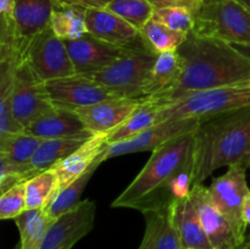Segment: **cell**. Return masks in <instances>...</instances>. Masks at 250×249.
Masks as SVG:
<instances>
[{
  "label": "cell",
  "instance_id": "12",
  "mask_svg": "<svg viewBox=\"0 0 250 249\" xmlns=\"http://www.w3.org/2000/svg\"><path fill=\"white\" fill-rule=\"evenodd\" d=\"M76 75L90 76L105 70L133 49L121 48L95 38L87 33L77 39L63 41Z\"/></svg>",
  "mask_w": 250,
  "mask_h": 249
},
{
  "label": "cell",
  "instance_id": "23",
  "mask_svg": "<svg viewBox=\"0 0 250 249\" xmlns=\"http://www.w3.org/2000/svg\"><path fill=\"white\" fill-rule=\"evenodd\" d=\"M161 105L151 98H143L131 116L115 131L106 136V143L114 144L138 136L146 129L159 124Z\"/></svg>",
  "mask_w": 250,
  "mask_h": 249
},
{
  "label": "cell",
  "instance_id": "36",
  "mask_svg": "<svg viewBox=\"0 0 250 249\" xmlns=\"http://www.w3.org/2000/svg\"><path fill=\"white\" fill-rule=\"evenodd\" d=\"M243 217H244V220H246L248 227L250 228V194L246 198V200H244Z\"/></svg>",
  "mask_w": 250,
  "mask_h": 249
},
{
  "label": "cell",
  "instance_id": "18",
  "mask_svg": "<svg viewBox=\"0 0 250 249\" xmlns=\"http://www.w3.org/2000/svg\"><path fill=\"white\" fill-rule=\"evenodd\" d=\"M24 132L42 139L58 138H90V133L75 111L53 107L32 122Z\"/></svg>",
  "mask_w": 250,
  "mask_h": 249
},
{
  "label": "cell",
  "instance_id": "30",
  "mask_svg": "<svg viewBox=\"0 0 250 249\" xmlns=\"http://www.w3.org/2000/svg\"><path fill=\"white\" fill-rule=\"evenodd\" d=\"M44 139L21 132L0 136V156L16 164H29Z\"/></svg>",
  "mask_w": 250,
  "mask_h": 249
},
{
  "label": "cell",
  "instance_id": "9",
  "mask_svg": "<svg viewBox=\"0 0 250 249\" xmlns=\"http://www.w3.org/2000/svg\"><path fill=\"white\" fill-rule=\"evenodd\" d=\"M23 59L43 82L76 75L65 43L54 33L51 27L28 42Z\"/></svg>",
  "mask_w": 250,
  "mask_h": 249
},
{
  "label": "cell",
  "instance_id": "32",
  "mask_svg": "<svg viewBox=\"0 0 250 249\" xmlns=\"http://www.w3.org/2000/svg\"><path fill=\"white\" fill-rule=\"evenodd\" d=\"M153 19L177 32L188 34L194 27V16L189 7L168 6L155 9Z\"/></svg>",
  "mask_w": 250,
  "mask_h": 249
},
{
  "label": "cell",
  "instance_id": "25",
  "mask_svg": "<svg viewBox=\"0 0 250 249\" xmlns=\"http://www.w3.org/2000/svg\"><path fill=\"white\" fill-rule=\"evenodd\" d=\"M88 139L89 138H82V137L44 139L29 164L37 172H43L81 148Z\"/></svg>",
  "mask_w": 250,
  "mask_h": 249
},
{
  "label": "cell",
  "instance_id": "22",
  "mask_svg": "<svg viewBox=\"0 0 250 249\" xmlns=\"http://www.w3.org/2000/svg\"><path fill=\"white\" fill-rule=\"evenodd\" d=\"M181 76V61L176 51L158 55L155 63L144 83V98L161 102L177 84Z\"/></svg>",
  "mask_w": 250,
  "mask_h": 249
},
{
  "label": "cell",
  "instance_id": "40",
  "mask_svg": "<svg viewBox=\"0 0 250 249\" xmlns=\"http://www.w3.org/2000/svg\"><path fill=\"white\" fill-rule=\"evenodd\" d=\"M182 249H187V248H182Z\"/></svg>",
  "mask_w": 250,
  "mask_h": 249
},
{
  "label": "cell",
  "instance_id": "21",
  "mask_svg": "<svg viewBox=\"0 0 250 249\" xmlns=\"http://www.w3.org/2000/svg\"><path fill=\"white\" fill-rule=\"evenodd\" d=\"M172 214L182 248L214 249L205 233L199 212L194 207L190 194L172 200Z\"/></svg>",
  "mask_w": 250,
  "mask_h": 249
},
{
  "label": "cell",
  "instance_id": "27",
  "mask_svg": "<svg viewBox=\"0 0 250 249\" xmlns=\"http://www.w3.org/2000/svg\"><path fill=\"white\" fill-rule=\"evenodd\" d=\"M59 177L54 168L43 171L24 182L27 209L45 210L59 193Z\"/></svg>",
  "mask_w": 250,
  "mask_h": 249
},
{
  "label": "cell",
  "instance_id": "7",
  "mask_svg": "<svg viewBox=\"0 0 250 249\" xmlns=\"http://www.w3.org/2000/svg\"><path fill=\"white\" fill-rule=\"evenodd\" d=\"M0 98L9 99L12 115L24 128L54 107L45 82L33 72L23 58L15 70L11 94L0 95Z\"/></svg>",
  "mask_w": 250,
  "mask_h": 249
},
{
  "label": "cell",
  "instance_id": "3",
  "mask_svg": "<svg viewBox=\"0 0 250 249\" xmlns=\"http://www.w3.org/2000/svg\"><path fill=\"white\" fill-rule=\"evenodd\" d=\"M241 165L250 168V106L200 119L194 131L192 187L215 170Z\"/></svg>",
  "mask_w": 250,
  "mask_h": 249
},
{
  "label": "cell",
  "instance_id": "35",
  "mask_svg": "<svg viewBox=\"0 0 250 249\" xmlns=\"http://www.w3.org/2000/svg\"><path fill=\"white\" fill-rule=\"evenodd\" d=\"M155 9H161V7L168 6H186L189 7L190 10H194L202 0H148Z\"/></svg>",
  "mask_w": 250,
  "mask_h": 249
},
{
  "label": "cell",
  "instance_id": "1",
  "mask_svg": "<svg viewBox=\"0 0 250 249\" xmlns=\"http://www.w3.org/2000/svg\"><path fill=\"white\" fill-rule=\"evenodd\" d=\"M176 53L181 61L180 80L172 92L158 102L161 107L192 93L248 84L250 81V59L229 42L192 31Z\"/></svg>",
  "mask_w": 250,
  "mask_h": 249
},
{
  "label": "cell",
  "instance_id": "26",
  "mask_svg": "<svg viewBox=\"0 0 250 249\" xmlns=\"http://www.w3.org/2000/svg\"><path fill=\"white\" fill-rule=\"evenodd\" d=\"M103 153H104V151H103ZM104 161L105 160L104 158H103L102 154V155L89 166V168H88L78 180H76L75 182L71 183L70 186L63 188V189L56 195V198L53 200V203L44 210L51 220H56L58 217L67 214L68 211L73 210L78 204H80L81 195H82L83 190H84L85 187L88 186V182L90 181V178H92L95 170H97V168L99 167L100 164H103Z\"/></svg>",
  "mask_w": 250,
  "mask_h": 249
},
{
  "label": "cell",
  "instance_id": "6",
  "mask_svg": "<svg viewBox=\"0 0 250 249\" xmlns=\"http://www.w3.org/2000/svg\"><path fill=\"white\" fill-rule=\"evenodd\" d=\"M158 55L146 46L133 49L92 77L115 97L141 99L144 98V83Z\"/></svg>",
  "mask_w": 250,
  "mask_h": 249
},
{
  "label": "cell",
  "instance_id": "19",
  "mask_svg": "<svg viewBox=\"0 0 250 249\" xmlns=\"http://www.w3.org/2000/svg\"><path fill=\"white\" fill-rule=\"evenodd\" d=\"M53 0H14V17L23 56L28 42L50 27Z\"/></svg>",
  "mask_w": 250,
  "mask_h": 249
},
{
  "label": "cell",
  "instance_id": "2",
  "mask_svg": "<svg viewBox=\"0 0 250 249\" xmlns=\"http://www.w3.org/2000/svg\"><path fill=\"white\" fill-rule=\"evenodd\" d=\"M151 153L141 172L112 202V208H129L143 212L189 194L194 165V132L177 137Z\"/></svg>",
  "mask_w": 250,
  "mask_h": 249
},
{
  "label": "cell",
  "instance_id": "29",
  "mask_svg": "<svg viewBox=\"0 0 250 249\" xmlns=\"http://www.w3.org/2000/svg\"><path fill=\"white\" fill-rule=\"evenodd\" d=\"M141 36L146 48L156 55L166 51H176L187 38L186 33L171 29L154 19L144 24L141 29Z\"/></svg>",
  "mask_w": 250,
  "mask_h": 249
},
{
  "label": "cell",
  "instance_id": "8",
  "mask_svg": "<svg viewBox=\"0 0 250 249\" xmlns=\"http://www.w3.org/2000/svg\"><path fill=\"white\" fill-rule=\"evenodd\" d=\"M247 170L248 168L241 165L229 166L225 175L214 178L208 187L211 202L229 219L242 242L248 239V225L243 217L244 200L250 194Z\"/></svg>",
  "mask_w": 250,
  "mask_h": 249
},
{
  "label": "cell",
  "instance_id": "39",
  "mask_svg": "<svg viewBox=\"0 0 250 249\" xmlns=\"http://www.w3.org/2000/svg\"><path fill=\"white\" fill-rule=\"evenodd\" d=\"M241 249H250V236H248V239H247V242Z\"/></svg>",
  "mask_w": 250,
  "mask_h": 249
},
{
  "label": "cell",
  "instance_id": "31",
  "mask_svg": "<svg viewBox=\"0 0 250 249\" xmlns=\"http://www.w3.org/2000/svg\"><path fill=\"white\" fill-rule=\"evenodd\" d=\"M106 9L126 20L139 31L153 19L155 11V7L148 0H112Z\"/></svg>",
  "mask_w": 250,
  "mask_h": 249
},
{
  "label": "cell",
  "instance_id": "5",
  "mask_svg": "<svg viewBox=\"0 0 250 249\" xmlns=\"http://www.w3.org/2000/svg\"><path fill=\"white\" fill-rule=\"evenodd\" d=\"M250 106V85H229L202 90L181 98L160 110L159 122L212 116Z\"/></svg>",
  "mask_w": 250,
  "mask_h": 249
},
{
  "label": "cell",
  "instance_id": "11",
  "mask_svg": "<svg viewBox=\"0 0 250 249\" xmlns=\"http://www.w3.org/2000/svg\"><path fill=\"white\" fill-rule=\"evenodd\" d=\"M199 122L200 119H197V117L159 122L133 138L117 142L114 144H107L103 153V158L106 161L107 159L127 155V154L154 151L177 137L194 132Z\"/></svg>",
  "mask_w": 250,
  "mask_h": 249
},
{
  "label": "cell",
  "instance_id": "4",
  "mask_svg": "<svg viewBox=\"0 0 250 249\" xmlns=\"http://www.w3.org/2000/svg\"><path fill=\"white\" fill-rule=\"evenodd\" d=\"M193 16L194 33L250 45V11L238 0H202Z\"/></svg>",
  "mask_w": 250,
  "mask_h": 249
},
{
  "label": "cell",
  "instance_id": "28",
  "mask_svg": "<svg viewBox=\"0 0 250 249\" xmlns=\"http://www.w3.org/2000/svg\"><path fill=\"white\" fill-rule=\"evenodd\" d=\"M85 10L77 6H54L50 27L62 41L77 39L88 33Z\"/></svg>",
  "mask_w": 250,
  "mask_h": 249
},
{
  "label": "cell",
  "instance_id": "24",
  "mask_svg": "<svg viewBox=\"0 0 250 249\" xmlns=\"http://www.w3.org/2000/svg\"><path fill=\"white\" fill-rule=\"evenodd\" d=\"M54 220L43 209H27L15 219L20 233L16 249H41L49 227Z\"/></svg>",
  "mask_w": 250,
  "mask_h": 249
},
{
  "label": "cell",
  "instance_id": "15",
  "mask_svg": "<svg viewBox=\"0 0 250 249\" xmlns=\"http://www.w3.org/2000/svg\"><path fill=\"white\" fill-rule=\"evenodd\" d=\"M85 24L88 33L112 45L128 49L146 46L139 29L106 7L85 10Z\"/></svg>",
  "mask_w": 250,
  "mask_h": 249
},
{
  "label": "cell",
  "instance_id": "16",
  "mask_svg": "<svg viewBox=\"0 0 250 249\" xmlns=\"http://www.w3.org/2000/svg\"><path fill=\"white\" fill-rule=\"evenodd\" d=\"M142 100L143 98H111L80 107L75 112L90 133L107 136L131 116Z\"/></svg>",
  "mask_w": 250,
  "mask_h": 249
},
{
  "label": "cell",
  "instance_id": "37",
  "mask_svg": "<svg viewBox=\"0 0 250 249\" xmlns=\"http://www.w3.org/2000/svg\"><path fill=\"white\" fill-rule=\"evenodd\" d=\"M233 45L239 53H242L244 56L250 59V45H244V44H233Z\"/></svg>",
  "mask_w": 250,
  "mask_h": 249
},
{
  "label": "cell",
  "instance_id": "33",
  "mask_svg": "<svg viewBox=\"0 0 250 249\" xmlns=\"http://www.w3.org/2000/svg\"><path fill=\"white\" fill-rule=\"evenodd\" d=\"M26 210L27 203L24 182L14 186L9 190L2 193L0 197V219L1 220H15Z\"/></svg>",
  "mask_w": 250,
  "mask_h": 249
},
{
  "label": "cell",
  "instance_id": "13",
  "mask_svg": "<svg viewBox=\"0 0 250 249\" xmlns=\"http://www.w3.org/2000/svg\"><path fill=\"white\" fill-rule=\"evenodd\" d=\"M97 204L82 200L73 210L54 220L49 227L41 249H72L78 241L94 227Z\"/></svg>",
  "mask_w": 250,
  "mask_h": 249
},
{
  "label": "cell",
  "instance_id": "34",
  "mask_svg": "<svg viewBox=\"0 0 250 249\" xmlns=\"http://www.w3.org/2000/svg\"><path fill=\"white\" fill-rule=\"evenodd\" d=\"M112 0H53L54 6H77L83 9H104Z\"/></svg>",
  "mask_w": 250,
  "mask_h": 249
},
{
  "label": "cell",
  "instance_id": "20",
  "mask_svg": "<svg viewBox=\"0 0 250 249\" xmlns=\"http://www.w3.org/2000/svg\"><path fill=\"white\" fill-rule=\"evenodd\" d=\"M107 146L106 136L94 134L81 148L63 158L51 168L59 177V193L81 177L89 166L99 158ZM58 193V194H59Z\"/></svg>",
  "mask_w": 250,
  "mask_h": 249
},
{
  "label": "cell",
  "instance_id": "10",
  "mask_svg": "<svg viewBox=\"0 0 250 249\" xmlns=\"http://www.w3.org/2000/svg\"><path fill=\"white\" fill-rule=\"evenodd\" d=\"M45 88L54 107L71 111L103 100L119 98L90 76L73 75L48 81Z\"/></svg>",
  "mask_w": 250,
  "mask_h": 249
},
{
  "label": "cell",
  "instance_id": "17",
  "mask_svg": "<svg viewBox=\"0 0 250 249\" xmlns=\"http://www.w3.org/2000/svg\"><path fill=\"white\" fill-rule=\"evenodd\" d=\"M146 232L139 249H182L181 237L173 222L172 202L144 210Z\"/></svg>",
  "mask_w": 250,
  "mask_h": 249
},
{
  "label": "cell",
  "instance_id": "14",
  "mask_svg": "<svg viewBox=\"0 0 250 249\" xmlns=\"http://www.w3.org/2000/svg\"><path fill=\"white\" fill-rule=\"evenodd\" d=\"M190 198L199 212L203 227L214 249H241L246 242L237 236L233 226L211 202L204 185L193 186Z\"/></svg>",
  "mask_w": 250,
  "mask_h": 249
},
{
  "label": "cell",
  "instance_id": "38",
  "mask_svg": "<svg viewBox=\"0 0 250 249\" xmlns=\"http://www.w3.org/2000/svg\"><path fill=\"white\" fill-rule=\"evenodd\" d=\"M238 1H241L242 4H243L244 6H246L247 9H248L250 11V0H238Z\"/></svg>",
  "mask_w": 250,
  "mask_h": 249
}]
</instances>
